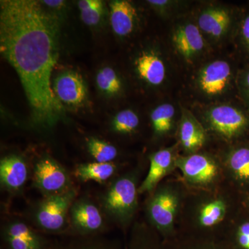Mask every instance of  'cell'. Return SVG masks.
I'll list each match as a JSON object with an SVG mask.
<instances>
[{
	"label": "cell",
	"instance_id": "obj_1",
	"mask_svg": "<svg viewBox=\"0 0 249 249\" xmlns=\"http://www.w3.org/2000/svg\"><path fill=\"white\" fill-rule=\"evenodd\" d=\"M0 52L20 78L34 123L52 127L64 114L51 88L58 58V19L37 1H1Z\"/></svg>",
	"mask_w": 249,
	"mask_h": 249
},
{
	"label": "cell",
	"instance_id": "obj_2",
	"mask_svg": "<svg viewBox=\"0 0 249 249\" xmlns=\"http://www.w3.org/2000/svg\"><path fill=\"white\" fill-rule=\"evenodd\" d=\"M138 193L134 177H121L113 181L100 197L101 211L111 222L126 228L138 207Z\"/></svg>",
	"mask_w": 249,
	"mask_h": 249
},
{
	"label": "cell",
	"instance_id": "obj_3",
	"mask_svg": "<svg viewBox=\"0 0 249 249\" xmlns=\"http://www.w3.org/2000/svg\"><path fill=\"white\" fill-rule=\"evenodd\" d=\"M76 196V190L71 188L60 194L46 196L37 205L34 214L38 227L49 232L63 231Z\"/></svg>",
	"mask_w": 249,
	"mask_h": 249
},
{
	"label": "cell",
	"instance_id": "obj_4",
	"mask_svg": "<svg viewBox=\"0 0 249 249\" xmlns=\"http://www.w3.org/2000/svg\"><path fill=\"white\" fill-rule=\"evenodd\" d=\"M102 211L86 197L74 201L70 210V233L68 235H102L105 230Z\"/></svg>",
	"mask_w": 249,
	"mask_h": 249
},
{
	"label": "cell",
	"instance_id": "obj_5",
	"mask_svg": "<svg viewBox=\"0 0 249 249\" xmlns=\"http://www.w3.org/2000/svg\"><path fill=\"white\" fill-rule=\"evenodd\" d=\"M34 182L45 196L60 194L71 188L67 170L49 157H43L36 163Z\"/></svg>",
	"mask_w": 249,
	"mask_h": 249
},
{
	"label": "cell",
	"instance_id": "obj_6",
	"mask_svg": "<svg viewBox=\"0 0 249 249\" xmlns=\"http://www.w3.org/2000/svg\"><path fill=\"white\" fill-rule=\"evenodd\" d=\"M178 198L169 188H160L147 204V214L152 224L163 235L169 234L178 210Z\"/></svg>",
	"mask_w": 249,
	"mask_h": 249
},
{
	"label": "cell",
	"instance_id": "obj_7",
	"mask_svg": "<svg viewBox=\"0 0 249 249\" xmlns=\"http://www.w3.org/2000/svg\"><path fill=\"white\" fill-rule=\"evenodd\" d=\"M207 119L213 130L228 139L240 135L249 125L245 114L230 106L211 108L207 113Z\"/></svg>",
	"mask_w": 249,
	"mask_h": 249
},
{
	"label": "cell",
	"instance_id": "obj_8",
	"mask_svg": "<svg viewBox=\"0 0 249 249\" xmlns=\"http://www.w3.org/2000/svg\"><path fill=\"white\" fill-rule=\"evenodd\" d=\"M2 239L5 249H48L53 243L21 221L5 227Z\"/></svg>",
	"mask_w": 249,
	"mask_h": 249
},
{
	"label": "cell",
	"instance_id": "obj_9",
	"mask_svg": "<svg viewBox=\"0 0 249 249\" xmlns=\"http://www.w3.org/2000/svg\"><path fill=\"white\" fill-rule=\"evenodd\" d=\"M175 164L182 172L187 181L193 184H209L217 176V163L206 155L193 154L180 157L176 160Z\"/></svg>",
	"mask_w": 249,
	"mask_h": 249
},
{
	"label": "cell",
	"instance_id": "obj_10",
	"mask_svg": "<svg viewBox=\"0 0 249 249\" xmlns=\"http://www.w3.org/2000/svg\"><path fill=\"white\" fill-rule=\"evenodd\" d=\"M53 89L59 101L69 106H82L86 101V85L82 76L76 72L61 73L54 81Z\"/></svg>",
	"mask_w": 249,
	"mask_h": 249
},
{
	"label": "cell",
	"instance_id": "obj_11",
	"mask_svg": "<svg viewBox=\"0 0 249 249\" xmlns=\"http://www.w3.org/2000/svg\"><path fill=\"white\" fill-rule=\"evenodd\" d=\"M231 76V68L227 62L216 60L206 65L199 74L201 89L209 96L220 94L227 89Z\"/></svg>",
	"mask_w": 249,
	"mask_h": 249
},
{
	"label": "cell",
	"instance_id": "obj_12",
	"mask_svg": "<svg viewBox=\"0 0 249 249\" xmlns=\"http://www.w3.org/2000/svg\"><path fill=\"white\" fill-rule=\"evenodd\" d=\"M175 161L172 149H163L153 154L150 158L148 173L139 187V193L153 191L160 180L168 175Z\"/></svg>",
	"mask_w": 249,
	"mask_h": 249
},
{
	"label": "cell",
	"instance_id": "obj_13",
	"mask_svg": "<svg viewBox=\"0 0 249 249\" xmlns=\"http://www.w3.org/2000/svg\"><path fill=\"white\" fill-rule=\"evenodd\" d=\"M173 41L178 53L187 60L193 58L204 47L200 29L191 23L178 27L174 32Z\"/></svg>",
	"mask_w": 249,
	"mask_h": 249
},
{
	"label": "cell",
	"instance_id": "obj_14",
	"mask_svg": "<svg viewBox=\"0 0 249 249\" xmlns=\"http://www.w3.org/2000/svg\"><path fill=\"white\" fill-rule=\"evenodd\" d=\"M27 178V165L19 156H7L1 160L0 180L5 188L11 191H19L25 184Z\"/></svg>",
	"mask_w": 249,
	"mask_h": 249
},
{
	"label": "cell",
	"instance_id": "obj_15",
	"mask_svg": "<svg viewBox=\"0 0 249 249\" xmlns=\"http://www.w3.org/2000/svg\"><path fill=\"white\" fill-rule=\"evenodd\" d=\"M111 28L116 35L126 36L133 31L137 18V10L125 0H115L110 3Z\"/></svg>",
	"mask_w": 249,
	"mask_h": 249
},
{
	"label": "cell",
	"instance_id": "obj_16",
	"mask_svg": "<svg viewBox=\"0 0 249 249\" xmlns=\"http://www.w3.org/2000/svg\"><path fill=\"white\" fill-rule=\"evenodd\" d=\"M48 249H121L119 242L102 235H67V238L53 242Z\"/></svg>",
	"mask_w": 249,
	"mask_h": 249
},
{
	"label": "cell",
	"instance_id": "obj_17",
	"mask_svg": "<svg viewBox=\"0 0 249 249\" xmlns=\"http://www.w3.org/2000/svg\"><path fill=\"white\" fill-rule=\"evenodd\" d=\"M231 21V18L227 10L210 8L201 13L198 24L201 31L215 38H219L227 32Z\"/></svg>",
	"mask_w": 249,
	"mask_h": 249
},
{
	"label": "cell",
	"instance_id": "obj_18",
	"mask_svg": "<svg viewBox=\"0 0 249 249\" xmlns=\"http://www.w3.org/2000/svg\"><path fill=\"white\" fill-rule=\"evenodd\" d=\"M179 139L185 149L196 151L206 142V133L201 124L189 113H183L179 125Z\"/></svg>",
	"mask_w": 249,
	"mask_h": 249
},
{
	"label": "cell",
	"instance_id": "obj_19",
	"mask_svg": "<svg viewBox=\"0 0 249 249\" xmlns=\"http://www.w3.org/2000/svg\"><path fill=\"white\" fill-rule=\"evenodd\" d=\"M137 72L141 78L152 85H160L165 78L163 62L156 54L143 52L136 61Z\"/></svg>",
	"mask_w": 249,
	"mask_h": 249
},
{
	"label": "cell",
	"instance_id": "obj_20",
	"mask_svg": "<svg viewBox=\"0 0 249 249\" xmlns=\"http://www.w3.org/2000/svg\"><path fill=\"white\" fill-rule=\"evenodd\" d=\"M116 171L114 163L93 162L78 165L75 170V176L83 182L93 181L102 183L111 178Z\"/></svg>",
	"mask_w": 249,
	"mask_h": 249
},
{
	"label": "cell",
	"instance_id": "obj_21",
	"mask_svg": "<svg viewBox=\"0 0 249 249\" xmlns=\"http://www.w3.org/2000/svg\"><path fill=\"white\" fill-rule=\"evenodd\" d=\"M228 164L238 179L249 181V147H242L233 150L228 159Z\"/></svg>",
	"mask_w": 249,
	"mask_h": 249
},
{
	"label": "cell",
	"instance_id": "obj_22",
	"mask_svg": "<svg viewBox=\"0 0 249 249\" xmlns=\"http://www.w3.org/2000/svg\"><path fill=\"white\" fill-rule=\"evenodd\" d=\"M174 116L175 107L172 105L165 103L156 107L150 116L155 133L163 134L169 132L173 126Z\"/></svg>",
	"mask_w": 249,
	"mask_h": 249
},
{
	"label": "cell",
	"instance_id": "obj_23",
	"mask_svg": "<svg viewBox=\"0 0 249 249\" xmlns=\"http://www.w3.org/2000/svg\"><path fill=\"white\" fill-rule=\"evenodd\" d=\"M227 211L225 203L216 199L205 204L199 213V223L203 227H212L224 219Z\"/></svg>",
	"mask_w": 249,
	"mask_h": 249
},
{
	"label": "cell",
	"instance_id": "obj_24",
	"mask_svg": "<svg viewBox=\"0 0 249 249\" xmlns=\"http://www.w3.org/2000/svg\"><path fill=\"white\" fill-rule=\"evenodd\" d=\"M87 145L90 155L98 163H111L117 157L118 151L115 146L101 139L90 138Z\"/></svg>",
	"mask_w": 249,
	"mask_h": 249
},
{
	"label": "cell",
	"instance_id": "obj_25",
	"mask_svg": "<svg viewBox=\"0 0 249 249\" xmlns=\"http://www.w3.org/2000/svg\"><path fill=\"white\" fill-rule=\"evenodd\" d=\"M126 249H163V245L151 231L142 227L133 229Z\"/></svg>",
	"mask_w": 249,
	"mask_h": 249
},
{
	"label": "cell",
	"instance_id": "obj_26",
	"mask_svg": "<svg viewBox=\"0 0 249 249\" xmlns=\"http://www.w3.org/2000/svg\"><path fill=\"white\" fill-rule=\"evenodd\" d=\"M82 20L87 25L94 26L101 20L103 4L100 0H80L78 1Z\"/></svg>",
	"mask_w": 249,
	"mask_h": 249
},
{
	"label": "cell",
	"instance_id": "obj_27",
	"mask_svg": "<svg viewBox=\"0 0 249 249\" xmlns=\"http://www.w3.org/2000/svg\"><path fill=\"white\" fill-rule=\"evenodd\" d=\"M96 83L101 91L109 95L119 93L122 86L116 72L110 67H105L98 71Z\"/></svg>",
	"mask_w": 249,
	"mask_h": 249
},
{
	"label": "cell",
	"instance_id": "obj_28",
	"mask_svg": "<svg viewBox=\"0 0 249 249\" xmlns=\"http://www.w3.org/2000/svg\"><path fill=\"white\" fill-rule=\"evenodd\" d=\"M139 119L137 114L130 109L118 113L112 122L113 129L122 134L130 133L137 128Z\"/></svg>",
	"mask_w": 249,
	"mask_h": 249
},
{
	"label": "cell",
	"instance_id": "obj_29",
	"mask_svg": "<svg viewBox=\"0 0 249 249\" xmlns=\"http://www.w3.org/2000/svg\"><path fill=\"white\" fill-rule=\"evenodd\" d=\"M177 249H232L227 245L217 244L214 242H193V243L187 244L178 246Z\"/></svg>",
	"mask_w": 249,
	"mask_h": 249
},
{
	"label": "cell",
	"instance_id": "obj_30",
	"mask_svg": "<svg viewBox=\"0 0 249 249\" xmlns=\"http://www.w3.org/2000/svg\"><path fill=\"white\" fill-rule=\"evenodd\" d=\"M241 36L242 41L249 52V15L244 19L241 27Z\"/></svg>",
	"mask_w": 249,
	"mask_h": 249
},
{
	"label": "cell",
	"instance_id": "obj_31",
	"mask_svg": "<svg viewBox=\"0 0 249 249\" xmlns=\"http://www.w3.org/2000/svg\"><path fill=\"white\" fill-rule=\"evenodd\" d=\"M42 2L52 8H60L65 4V1H60V0H55V1L48 0V1H42Z\"/></svg>",
	"mask_w": 249,
	"mask_h": 249
},
{
	"label": "cell",
	"instance_id": "obj_32",
	"mask_svg": "<svg viewBox=\"0 0 249 249\" xmlns=\"http://www.w3.org/2000/svg\"><path fill=\"white\" fill-rule=\"evenodd\" d=\"M244 86L247 97L249 99V71L246 73L245 79H244Z\"/></svg>",
	"mask_w": 249,
	"mask_h": 249
},
{
	"label": "cell",
	"instance_id": "obj_33",
	"mask_svg": "<svg viewBox=\"0 0 249 249\" xmlns=\"http://www.w3.org/2000/svg\"><path fill=\"white\" fill-rule=\"evenodd\" d=\"M148 2L150 4L152 5H155V6H163V5H165L168 2V1H155V0H152V1H148Z\"/></svg>",
	"mask_w": 249,
	"mask_h": 249
}]
</instances>
